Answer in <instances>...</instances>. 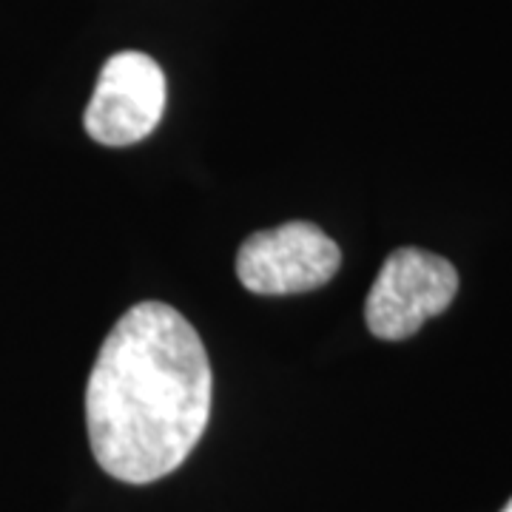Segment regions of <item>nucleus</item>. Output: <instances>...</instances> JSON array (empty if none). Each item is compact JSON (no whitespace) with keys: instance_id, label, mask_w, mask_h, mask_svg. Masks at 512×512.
<instances>
[{"instance_id":"2","label":"nucleus","mask_w":512,"mask_h":512,"mask_svg":"<svg viewBox=\"0 0 512 512\" xmlns=\"http://www.w3.org/2000/svg\"><path fill=\"white\" fill-rule=\"evenodd\" d=\"M458 291V271L450 259L421 248H396L367 293L365 322L384 342H402L450 308Z\"/></svg>"},{"instance_id":"3","label":"nucleus","mask_w":512,"mask_h":512,"mask_svg":"<svg viewBox=\"0 0 512 512\" xmlns=\"http://www.w3.org/2000/svg\"><path fill=\"white\" fill-rule=\"evenodd\" d=\"M342 262V251L313 222H285L256 231L237 254L239 282L259 296H288L322 288Z\"/></svg>"},{"instance_id":"1","label":"nucleus","mask_w":512,"mask_h":512,"mask_svg":"<svg viewBox=\"0 0 512 512\" xmlns=\"http://www.w3.org/2000/svg\"><path fill=\"white\" fill-rule=\"evenodd\" d=\"M214 376L200 333L165 302L128 308L106 336L86 387L97 464L126 484L171 476L211 419Z\"/></svg>"},{"instance_id":"4","label":"nucleus","mask_w":512,"mask_h":512,"mask_svg":"<svg viewBox=\"0 0 512 512\" xmlns=\"http://www.w3.org/2000/svg\"><path fill=\"white\" fill-rule=\"evenodd\" d=\"M165 97L160 63L143 52H120L97 77L83 126L100 146H134L160 126Z\"/></svg>"},{"instance_id":"5","label":"nucleus","mask_w":512,"mask_h":512,"mask_svg":"<svg viewBox=\"0 0 512 512\" xmlns=\"http://www.w3.org/2000/svg\"><path fill=\"white\" fill-rule=\"evenodd\" d=\"M501 512H512V498H510V501H507V507H504V510H501Z\"/></svg>"}]
</instances>
